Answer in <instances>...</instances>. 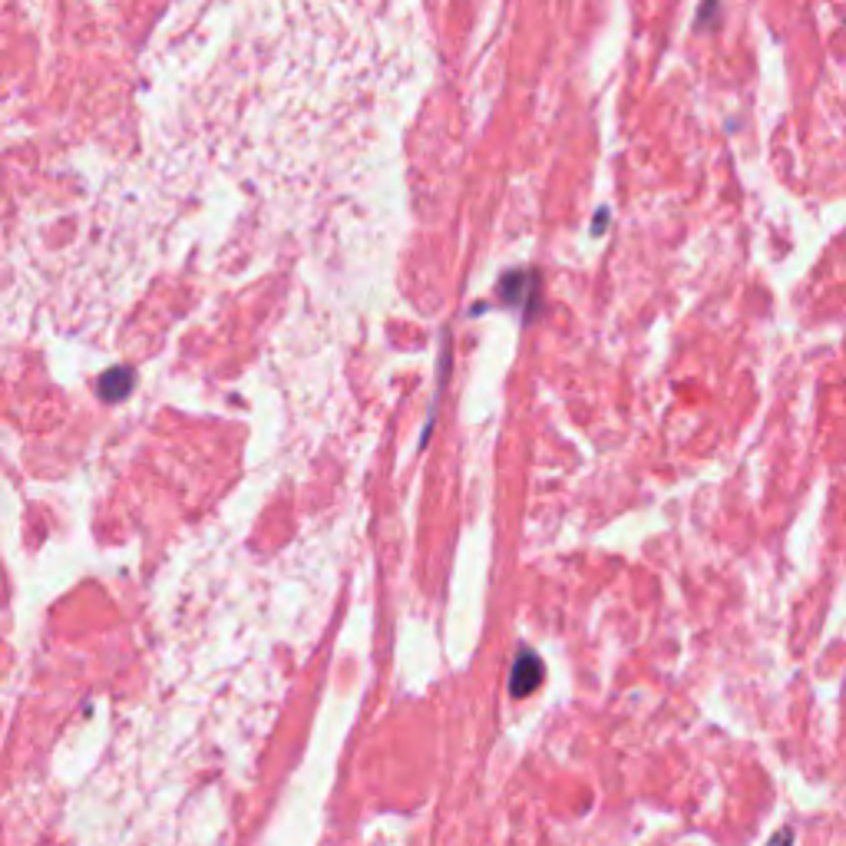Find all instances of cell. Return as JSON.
I'll list each match as a JSON object with an SVG mask.
<instances>
[{
  "label": "cell",
  "mask_w": 846,
  "mask_h": 846,
  "mask_svg": "<svg viewBox=\"0 0 846 846\" xmlns=\"http://www.w3.org/2000/svg\"><path fill=\"white\" fill-rule=\"evenodd\" d=\"M539 685H542V661L533 652H529V648H523V652L516 655L513 678H509V694H513L516 701H523Z\"/></svg>",
  "instance_id": "6da1fadb"
},
{
  "label": "cell",
  "mask_w": 846,
  "mask_h": 846,
  "mask_svg": "<svg viewBox=\"0 0 846 846\" xmlns=\"http://www.w3.org/2000/svg\"><path fill=\"white\" fill-rule=\"evenodd\" d=\"M129 387H133V374H129L126 367H116L113 374H106L100 381V394L106 400H123L129 394Z\"/></svg>",
  "instance_id": "7a4b0ae2"
},
{
  "label": "cell",
  "mask_w": 846,
  "mask_h": 846,
  "mask_svg": "<svg viewBox=\"0 0 846 846\" xmlns=\"http://www.w3.org/2000/svg\"><path fill=\"white\" fill-rule=\"evenodd\" d=\"M767 846H794V830H777Z\"/></svg>",
  "instance_id": "3957f363"
}]
</instances>
